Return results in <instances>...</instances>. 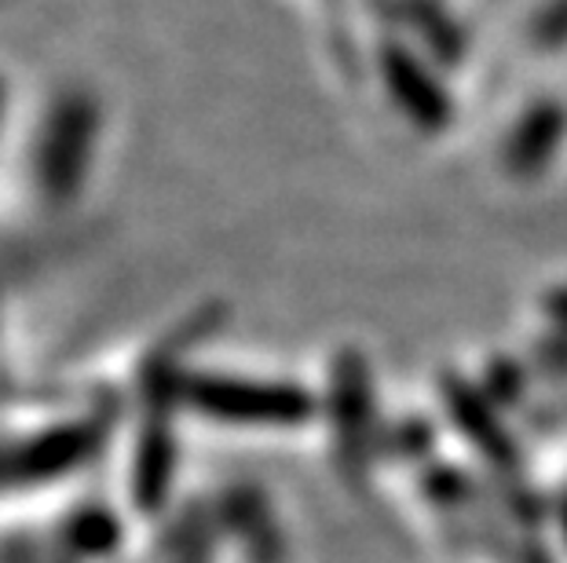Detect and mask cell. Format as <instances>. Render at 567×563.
Listing matches in <instances>:
<instances>
[{"label":"cell","mask_w":567,"mask_h":563,"mask_svg":"<svg viewBox=\"0 0 567 563\" xmlns=\"http://www.w3.org/2000/svg\"><path fill=\"white\" fill-rule=\"evenodd\" d=\"M330 428L337 469L352 487H363L370 476V458L378 453L373 428V377L370 363L355 347H341L330 369Z\"/></svg>","instance_id":"6da1fadb"},{"label":"cell","mask_w":567,"mask_h":563,"mask_svg":"<svg viewBox=\"0 0 567 563\" xmlns=\"http://www.w3.org/2000/svg\"><path fill=\"white\" fill-rule=\"evenodd\" d=\"M190 403L202 414L238 425H300L316 410L305 388L249 385V380H195Z\"/></svg>","instance_id":"7a4b0ae2"},{"label":"cell","mask_w":567,"mask_h":563,"mask_svg":"<svg viewBox=\"0 0 567 563\" xmlns=\"http://www.w3.org/2000/svg\"><path fill=\"white\" fill-rule=\"evenodd\" d=\"M443 403H446V414H451L454 428L468 439V447H473L491 469H498L502 476H513V479L520 476L524 453L516 447V439L509 436V428H505L498 406L491 403V395L473 388L462 377L446 374Z\"/></svg>","instance_id":"3957f363"},{"label":"cell","mask_w":567,"mask_h":563,"mask_svg":"<svg viewBox=\"0 0 567 563\" xmlns=\"http://www.w3.org/2000/svg\"><path fill=\"white\" fill-rule=\"evenodd\" d=\"M384 88L395 100V106L425 132H440L451 125L454 106L451 95L440 88V81L432 77V70L421 63L417 55H410L403 44H384L378 55Z\"/></svg>","instance_id":"277c9868"},{"label":"cell","mask_w":567,"mask_h":563,"mask_svg":"<svg viewBox=\"0 0 567 563\" xmlns=\"http://www.w3.org/2000/svg\"><path fill=\"white\" fill-rule=\"evenodd\" d=\"M567 136V111L560 103H535L513 125L502 147V165L513 179H538L560 154Z\"/></svg>","instance_id":"5b68a950"},{"label":"cell","mask_w":567,"mask_h":563,"mask_svg":"<svg viewBox=\"0 0 567 563\" xmlns=\"http://www.w3.org/2000/svg\"><path fill=\"white\" fill-rule=\"evenodd\" d=\"M421 490H425V498L436 501V505L457 509V505H465L468 494H473V483L454 469H432L425 479H421Z\"/></svg>","instance_id":"8992f818"},{"label":"cell","mask_w":567,"mask_h":563,"mask_svg":"<svg viewBox=\"0 0 567 563\" xmlns=\"http://www.w3.org/2000/svg\"><path fill=\"white\" fill-rule=\"evenodd\" d=\"M378 447L384 453H403V458H421L432 447V428L421 421H406L400 428H392L389 436H381Z\"/></svg>","instance_id":"52a82bcc"},{"label":"cell","mask_w":567,"mask_h":563,"mask_svg":"<svg viewBox=\"0 0 567 563\" xmlns=\"http://www.w3.org/2000/svg\"><path fill=\"white\" fill-rule=\"evenodd\" d=\"M535 41H538V48L567 44V0H557L553 8L542 11L535 22Z\"/></svg>","instance_id":"ba28073f"},{"label":"cell","mask_w":567,"mask_h":563,"mask_svg":"<svg viewBox=\"0 0 567 563\" xmlns=\"http://www.w3.org/2000/svg\"><path fill=\"white\" fill-rule=\"evenodd\" d=\"M546 315L553 319V326H560L564 333H567V285L564 290H553V293H546Z\"/></svg>","instance_id":"9c48e42d"},{"label":"cell","mask_w":567,"mask_h":563,"mask_svg":"<svg viewBox=\"0 0 567 563\" xmlns=\"http://www.w3.org/2000/svg\"><path fill=\"white\" fill-rule=\"evenodd\" d=\"M560 520H564V538H567V498H564V509H560Z\"/></svg>","instance_id":"30bf717a"}]
</instances>
